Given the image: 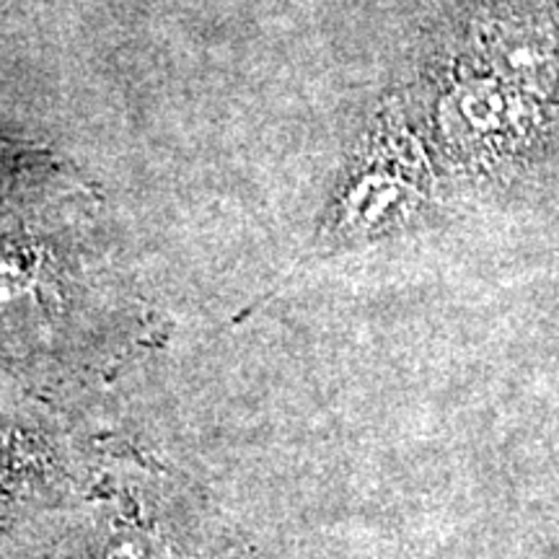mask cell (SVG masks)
Listing matches in <instances>:
<instances>
[{"mask_svg":"<svg viewBox=\"0 0 559 559\" xmlns=\"http://www.w3.org/2000/svg\"><path fill=\"white\" fill-rule=\"evenodd\" d=\"M425 166L423 151L407 132L381 130L342 187V226L370 230L407 213L423 194Z\"/></svg>","mask_w":559,"mask_h":559,"instance_id":"obj_2","label":"cell"},{"mask_svg":"<svg viewBox=\"0 0 559 559\" xmlns=\"http://www.w3.org/2000/svg\"><path fill=\"white\" fill-rule=\"evenodd\" d=\"M489 60L495 75L536 99L555 86L557 55L542 32L526 26H502L489 37Z\"/></svg>","mask_w":559,"mask_h":559,"instance_id":"obj_3","label":"cell"},{"mask_svg":"<svg viewBox=\"0 0 559 559\" xmlns=\"http://www.w3.org/2000/svg\"><path fill=\"white\" fill-rule=\"evenodd\" d=\"M536 96L500 75L464 79L440 104L445 138L472 156H502L526 143L539 120Z\"/></svg>","mask_w":559,"mask_h":559,"instance_id":"obj_1","label":"cell"}]
</instances>
